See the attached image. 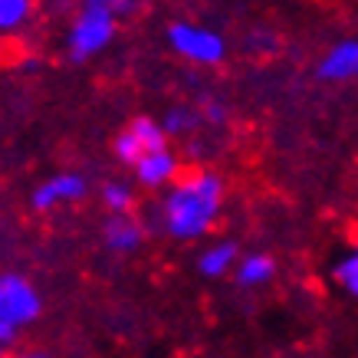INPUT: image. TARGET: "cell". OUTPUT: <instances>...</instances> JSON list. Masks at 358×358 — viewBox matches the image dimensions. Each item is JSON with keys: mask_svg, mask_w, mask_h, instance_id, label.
Here are the masks:
<instances>
[{"mask_svg": "<svg viewBox=\"0 0 358 358\" xmlns=\"http://www.w3.org/2000/svg\"><path fill=\"white\" fill-rule=\"evenodd\" d=\"M224 178L207 168H194L178 174V181L168 185L164 197L158 201V230L178 243H191L210 234L224 207Z\"/></svg>", "mask_w": 358, "mask_h": 358, "instance_id": "cell-1", "label": "cell"}, {"mask_svg": "<svg viewBox=\"0 0 358 358\" xmlns=\"http://www.w3.org/2000/svg\"><path fill=\"white\" fill-rule=\"evenodd\" d=\"M43 315V296L36 282L23 273H3L0 276V345L17 348L23 329H30Z\"/></svg>", "mask_w": 358, "mask_h": 358, "instance_id": "cell-2", "label": "cell"}, {"mask_svg": "<svg viewBox=\"0 0 358 358\" xmlns=\"http://www.w3.org/2000/svg\"><path fill=\"white\" fill-rule=\"evenodd\" d=\"M119 17L112 0H83L79 13L69 23L66 33V50L73 63H86L92 56H99L102 50H109V43L115 40L119 30Z\"/></svg>", "mask_w": 358, "mask_h": 358, "instance_id": "cell-3", "label": "cell"}, {"mask_svg": "<svg viewBox=\"0 0 358 358\" xmlns=\"http://www.w3.org/2000/svg\"><path fill=\"white\" fill-rule=\"evenodd\" d=\"M164 43L178 59L194 66H217L227 56V40L220 36L214 27L191 20H174L164 30Z\"/></svg>", "mask_w": 358, "mask_h": 358, "instance_id": "cell-4", "label": "cell"}, {"mask_svg": "<svg viewBox=\"0 0 358 358\" xmlns=\"http://www.w3.org/2000/svg\"><path fill=\"white\" fill-rule=\"evenodd\" d=\"M168 138H171V135L164 131V125L158 119H152V115H135V119L112 138V155H115L119 164L135 168L145 155L158 152V148H168Z\"/></svg>", "mask_w": 358, "mask_h": 358, "instance_id": "cell-5", "label": "cell"}, {"mask_svg": "<svg viewBox=\"0 0 358 358\" xmlns=\"http://www.w3.org/2000/svg\"><path fill=\"white\" fill-rule=\"evenodd\" d=\"M89 191V181L83 171H56L50 178H43L40 185L33 187L30 194V207L36 214H50L63 204H76L83 201Z\"/></svg>", "mask_w": 358, "mask_h": 358, "instance_id": "cell-6", "label": "cell"}, {"mask_svg": "<svg viewBox=\"0 0 358 358\" xmlns=\"http://www.w3.org/2000/svg\"><path fill=\"white\" fill-rule=\"evenodd\" d=\"M315 76L322 83H352L358 79V36H342L329 46L315 63Z\"/></svg>", "mask_w": 358, "mask_h": 358, "instance_id": "cell-7", "label": "cell"}, {"mask_svg": "<svg viewBox=\"0 0 358 358\" xmlns=\"http://www.w3.org/2000/svg\"><path fill=\"white\" fill-rule=\"evenodd\" d=\"M145 243V224L131 214H109L102 224V247L115 257H131Z\"/></svg>", "mask_w": 358, "mask_h": 358, "instance_id": "cell-8", "label": "cell"}, {"mask_svg": "<svg viewBox=\"0 0 358 358\" xmlns=\"http://www.w3.org/2000/svg\"><path fill=\"white\" fill-rule=\"evenodd\" d=\"M178 171H181V162L171 148H158V152L145 155L135 168H131V178L138 187H148V191H158V187H168L178 181Z\"/></svg>", "mask_w": 358, "mask_h": 358, "instance_id": "cell-9", "label": "cell"}, {"mask_svg": "<svg viewBox=\"0 0 358 358\" xmlns=\"http://www.w3.org/2000/svg\"><path fill=\"white\" fill-rule=\"evenodd\" d=\"M240 257H243V253H240L237 240L220 237V240H214V243L201 247V253H197V260H194V270L201 273L204 280H220V276H230V273L237 270Z\"/></svg>", "mask_w": 358, "mask_h": 358, "instance_id": "cell-10", "label": "cell"}, {"mask_svg": "<svg viewBox=\"0 0 358 358\" xmlns=\"http://www.w3.org/2000/svg\"><path fill=\"white\" fill-rule=\"evenodd\" d=\"M276 276V260L263 250H253V253H243L234 270V280H237L240 289H260Z\"/></svg>", "mask_w": 358, "mask_h": 358, "instance_id": "cell-11", "label": "cell"}, {"mask_svg": "<svg viewBox=\"0 0 358 358\" xmlns=\"http://www.w3.org/2000/svg\"><path fill=\"white\" fill-rule=\"evenodd\" d=\"M332 280H336V286L345 296L358 299V240L336 260V266H332Z\"/></svg>", "mask_w": 358, "mask_h": 358, "instance_id": "cell-12", "label": "cell"}, {"mask_svg": "<svg viewBox=\"0 0 358 358\" xmlns=\"http://www.w3.org/2000/svg\"><path fill=\"white\" fill-rule=\"evenodd\" d=\"M201 122L204 119H201V109H197V106H171V109L162 115V125H164V131H168L171 138L194 131Z\"/></svg>", "mask_w": 358, "mask_h": 358, "instance_id": "cell-13", "label": "cell"}, {"mask_svg": "<svg viewBox=\"0 0 358 358\" xmlns=\"http://www.w3.org/2000/svg\"><path fill=\"white\" fill-rule=\"evenodd\" d=\"M99 194H102V207L109 214H131V207H135V187L129 181H106Z\"/></svg>", "mask_w": 358, "mask_h": 358, "instance_id": "cell-14", "label": "cell"}, {"mask_svg": "<svg viewBox=\"0 0 358 358\" xmlns=\"http://www.w3.org/2000/svg\"><path fill=\"white\" fill-rule=\"evenodd\" d=\"M33 17V0H0V30L17 33Z\"/></svg>", "mask_w": 358, "mask_h": 358, "instance_id": "cell-15", "label": "cell"}, {"mask_svg": "<svg viewBox=\"0 0 358 358\" xmlns=\"http://www.w3.org/2000/svg\"><path fill=\"white\" fill-rule=\"evenodd\" d=\"M197 109H201V119H204L207 125H224V119H227L224 102H217L214 96H204L201 102H197Z\"/></svg>", "mask_w": 358, "mask_h": 358, "instance_id": "cell-16", "label": "cell"}, {"mask_svg": "<svg viewBox=\"0 0 358 358\" xmlns=\"http://www.w3.org/2000/svg\"><path fill=\"white\" fill-rule=\"evenodd\" d=\"M7 358H59L56 352L50 348H40V345H27V348H10V355Z\"/></svg>", "mask_w": 358, "mask_h": 358, "instance_id": "cell-17", "label": "cell"}, {"mask_svg": "<svg viewBox=\"0 0 358 358\" xmlns=\"http://www.w3.org/2000/svg\"><path fill=\"white\" fill-rule=\"evenodd\" d=\"M355 178H358V171H355Z\"/></svg>", "mask_w": 358, "mask_h": 358, "instance_id": "cell-18", "label": "cell"}]
</instances>
